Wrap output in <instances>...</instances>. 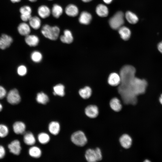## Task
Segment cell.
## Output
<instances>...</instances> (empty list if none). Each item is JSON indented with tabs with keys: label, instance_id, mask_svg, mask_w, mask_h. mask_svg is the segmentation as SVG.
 Returning <instances> with one entry per match:
<instances>
[{
	"label": "cell",
	"instance_id": "cell-20",
	"mask_svg": "<svg viewBox=\"0 0 162 162\" xmlns=\"http://www.w3.org/2000/svg\"><path fill=\"white\" fill-rule=\"evenodd\" d=\"M96 12L97 15L101 17L107 16L109 13L107 7L102 4H99L97 6Z\"/></svg>",
	"mask_w": 162,
	"mask_h": 162
},
{
	"label": "cell",
	"instance_id": "cell-1",
	"mask_svg": "<svg viewBox=\"0 0 162 162\" xmlns=\"http://www.w3.org/2000/svg\"><path fill=\"white\" fill-rule=\"evenodd\" d=\"M136 69L133 66L126 65L121 69V81L118 88L120 94L126 103L135 104L137 96L144 94L147 86V82L135 76Z\"/></svg>",
	"mask_w": 162,
	"mask_h": 162
},
{
	"label": "cell",
	"instance_id": "cell-28",
	"mask_svg": "<svg viewBox=\"0 0 162 162\" xmlns=\"http://www.w3.org/2000/svg\"><path fill=\"white\" fill-rule=\"evenodd\" d=\"M64 87L61 84L56 85L53 87V94L54 95H58L60 96H63L64 95Z\"/></svg>",
	"mask_w": 162,
	"mask_h": 162
},
{
	"label": "cell",
	"instance_id": "cell-35",
	"mask_svg": "<svg viewBox=\"0 0 162 162\" xmlns=\"http://www.w3.org/2000/svg\"><path fill=\"white\" fill-rule=\"evenodd\" d=\"M27 70L26 66L23 65L20 66L17 68L18 74L20 76H23L27 73Z\"/></svg>",
	"mask_w": 162,
	"mask_h": 162
},
{
	"label": "cell",
	"instance_id": "cell-17",
	"mask_svg": "<svg viewBox=\"0 0 162 162\" xmlns=\"http://www.w3.org/2000/svg\"><path fill=\"white\" fill-rule=\"evenodd\" d=\"M92 19L91 14L86 11L82 12L79 17L80 22L84 25H88L90 23Z\"/></svg>",
	"mask_w": 162,
	"mask_h": 162
},
{
	"label": "cell",
	"instance_id": "cell-39",
	"mask_svg": "<svg viewBox=\"0 0 162 162\" xmlns=\"http://www.w3.org/2000/svg\"><path fill=\"white\" fill-rule=\"evenodd\" d=\"M158 48L159 51L162 53V41L158 44Z\"/></svg>",
	"mask_w": 162,
	"mask_h": 162
},
{
	"label": "cell",
	"instance_id": "cell-18",
	"mask_svg": "<svg viewBox=\"0 0 162 162\" xmlns=\"http://www.w3.org/2000/svg\"><path fill=\"white\" fill-rule=\"evenodd\" d=\"M25 41L26 43L29 46H35L38 44L39 39L35 35L29 34L26 36Z\"/></svg>",
	"mask_w": 162,
	"mask_h": 162
},
{
	"label": "cell",
	"instance_id": "cell-34",
	"mask_svg": "<svg viewBox=\"0 0 162 162\" xmlns=\"http://www.w3.org/2000/svg\"><path fill=\"white\" fill-rule=\"evenodd\" d=\"M8 133V127L5 125L0 124V137L3 138L6 136Z\"/></svg>",
	"mask_w": 162,
	"mask_h": 162
},
{
	"label": "cell",
	"instance_id": "cell-21",
	"mask_svg": "<svg viewBox=\"0 0 162 162\" xmlns=\"http://www.w3.org/2000/svg\"><path fill=\"white\" fill-rule=\"evenodd\" d=\"M13 128L15 134H22L25 132L26 125L22 122H17L14 124Z\"/></svg>",
	"mask_w": 162,
	"mask_h": 162
},
{
	"label": "cell",
	"instance_id": "cell-2",
	"mask_svg": "<svg viewBox=\"0 0 162 162\" xmlns=\"http://www.w3.org/2000/svg\"><path fill=\"white\" fill-rule=\"evenodd\" d=\"M60 32V29L58 27L51 26L47 24L44 25L41 30L43 35L52 40H56L58 38Z\"/></svg>",
	"mask_w": 162,
	"mask_h": 162
},
{
	"label": "cell",
	"instance_id": "cell-12",
	"mask_svg": "<svg viewBox=\"0 0 162 162\" xmlns=\"http://www.w3.org/2000/svg\"><path fill=\"white\" fill-rule=\"evenodd\" d=\"M38 13L41 18L44 19L49 17L51 14L50 8L45 5H42L39 7L38 9Z\"/></svg>",
	"mask_w": 162,
	"mask_h": 162
},
{
	"label": "cell",
	"instance_id": "cell-29",
	"mask_svg": "<svg viewBox=\"0 0 162 162\" xmlns=\"http://www.w3.org/2000/svg\"><path fill=\"white\" fill-rule=\"evenodd\" d=\"M36 99L38 103L44 104L47 103L49 100L47 95L43 92L37 94Z\"/></svg>",
	"mask_w": 162,
	"mask_h": 162
},
{
	"label": "cell",
	"instance_id": "cell-15",
	"mask_svg": "<svg viewBox=\"0 0 162 162\" xmlns=\"http://www.w3.org/2000/svg\"><path fill=\"white\" fill-rule=\"evenodd\" d=\"M60 39L64 43L69 44L72 43L73 40V37L71 32L69 30H65L64 34L60 36Z\"/></svg>",
	"mask_w": 162,
	"mask_h": 162
},
{
	"label": "cell",
	"instance_id": "cell-26",
	"mask_svg": "<svg viewBox=\"0 0 162 162\" xmlns=\"http://www.w3.org/2000/svg\"><path fill=\"white\" fill-rule=\"evenodd\" d=\"M63 12L62 7L58 4H55L52 6L51 13L55 18H58L62 15Z\"/></svg>",
	"mask_w": 162,
	"mask_h": 162
},
{
	"label": "cell",
	"instance_id": "cell-46",
	"mask_svg": "<svg viewBox=\"0 0 162 162\" xmlns=\"http://www.w3.org/2000/svg\"></svg>",
	"mask_w": 162,
	"mask_h": 162
},
{
	"label": "cell",
	"instance_id": "cell-11",
	"mask_svg": "<svg viewBox=\"0 0 162 162\" xmlns=\"http://www.w3.org/2000/svg\"><path fill=\"white\" fill-rule=\"evenodd\" d=\"M121 81L120 74L116 73H112L109 75L108 82L109 85L112 86H116L119 85Z\"/></svg>",
	"mask_w": 162,
	"mask_h": 162
},
{
	"label": "cell",
	"instance_id": "cell-32",
	"mask_svg": "<svg viewBox=\"0 0 162 162\" xmlns=\"http://www.w3.org/2000/svg\"><path fill=\"white\" fill-rule=\"evenodd\" d=\"M42 56L41 54L38 51H35L31 54V58L34 62H38L42 60Z\"/></svg>",
	"mask_w": 162,
	"mask_h": 162
},
{
	"label": "cell",
	"instance_id": "cell-40",
	"mask_svg": "<svg viewBox=\"0 0 162 162\" xmlns=\"http://www.w3.org/2000/svg\"><path fill=\"white\" fill-rule=\"evenodd\" d=\"M104 2L107 4H110L112 2V0H103Z\"/></svg>",
	"mask_w": 162,
	"mask_h": 162
},
{
	"label": "cell",
	"instance_id": "cell-33",
	"mask_svg": "<svg viewBox=\"0 0 162 162\" xmlns=\"http://www.w3.org/2000/svg\"><path fill=\"white\" fill-rule=\"evenodd\" d=\"M21 15H31L32 9L30 7L25 5L21 7L20 9Z\"/></svg>",
	"mask_w": 162,
	"mask_h": 162
},
{
	"label": "cell",
	"instance_id": "cell-16",
	"mask_svg": "<svg viewBox=\"0 0 162 162\" xmlns=\"http://www.w3.org/2000/svg\"><path fill=\"white\" fill-rule=\"evenodd\" d=\"M110 106L111 109L116 112L120 111L122 108L120 100L117 98H114L110 100Z\"/></svg>",
	"mask_w": 162,
	"mask_h": 162
},
{
	"label": "cell",
	"instance_id": "cell-7",
	"mask_svg": "<svg viewBox=\"0 0 162 162\" xmlns=\"http://www.w3.org/2000/svg\"><path fill=\"white\" fill-rule=\"evenodd\" d=\"M85 112L86 115L88 117L94 118L97 117L99 114L98 108L95 105H89L85 108Z\"/></svg>",
	"mask_w": 162,
	"mask_h": 162
},
{
	"label": "cell",
	"instance_id": "cell-23",
	"mask_svg": "<svg viewBox=\"0 0 162 162\" xmlns=\"http://www.w3.org/2000/svg\"><path fill=\"white\" fill-rule=\"evenodd\" d=\"M125 16L127 21L130 24H135L139 20L137 16L130 11H128L126 12Z\"/></svg>",
	"mask_w": 162,
	"mask_h": 162
},
{
	"label": "cell",
	"instance_id": "cell-42",
	"mask_svg": "<svg viewBox=\"0 0 162 162\" xmlns=\"http://www.w3.org/2000/svg\"><path fill=\"white\" fill-rule=\"evenodd\" d=\"M159 101L160 104H162V94L161 95L159 98Z\"/></svg>",
	"mask_w": 162,
	"mask_h": 162
},
{
	"label": "cell",
	"instance_id": "cell-19",
	"mask_svg": "<svg viewBox=\"0 0 162 162\" xmlns=\"http://www.w3.org/2000/svg\"><path fill=\"white\" fill-rule=\"evenodd\" d=\"M118 30L121 37L123 40H127L129 39L131 33L130 29L128 28L122 26Z\"/></svg>",
	"mask_w": 162,
	"mask_h": 162
},
{
	"label": "cell",
	"instance_id": "cell-5",
	"mask_svg": "<svg viewBox=\"0 0 162 162\" xmlns=\"http://www.w3.org/2000/svg\"><path fill=\"white\" fill-rule=\"evenodd\" d=\"M72 142L76 145L83 146L87 142V138L84 133L82 131H77L71 135Z\"/></svg>",
	"mask_w": 162,
	"mask_h": 162
},
{
	"label": "cell",
	"instance_id": "cell-43",
	"mask_svg": "<svg viewBox=\"0 0 162 162\" xmlns=\"http://www.w3.org/2000/svg\"><path fill=\"white\" fill-rule=\"evenodd\" d=\"M83 2H90L92 0H82Z\"/></svg>",
	"mask_w": 162,
	"mask_h": 162
},
{
	"label": "cell",
	"instance_id": "cell-45",
	"mask_svg": "<svg viewBox=\"0 0 162 162\" xmlns=\"http://www.w3.org/2000/svg\"><path fill=\"white\" fill-rule=\"evenodd\" d=\"M28 0L31 2H36L37 0Z\"/></svg>",
	"mask_w": 162,
	"mask_h": 162
},
{
	"label": "cell",
	"instance_id": "cell-4",
	"mask_svg": "<svg viewBox=\"0 0 162 162\" xmlns=\"http://www.w3.org/2000/svg\"><path fill=\"white\" fill-rule=\"evenodd\" d=\"M124 14L121 11L117 12L109 20L111 27L114 30H118L124 23Z\"/></svg>",
	"mask_w": 162,
	"mask_h": 162
},
{
	"label": "cell",
	"instance_id": "cell-41",
	"mask_svg": "<svg viewBox=\"0 0 162 162\" xmlns=\"http://www.w3.org/2000/svg\"><path fill=\"white\" fill-rule=\"evenodd\" d=\"M13 3L18 2H20L21 0H10Z\"/></svg>",
	"mask_w": 162,
	"mask_h": 162
},
{
	"label": "cell",
	"instance_id": "cell-22",
	"mask_svg": "<svg viewBox=\"0 0 162 162\" xmlns=\"http://www.w3.org/2000/svg\"><path fill=\"white\" fill-rule=\"evenodd\" d=\"M30 26L34 29H38L40 27L41 21L40 18L37 16H35L31 17L29 20Z\"/></svg>",
	"mask_w": 162,
	"mask_h": 162
},
{
	"label": "cell",
	"instance_id": "cell-6",
	"mask_svg": "<svg viewBox=\"0 0 162 162\" xmlns=\"http://www.w3.org/2000/svg\"><path fill=\"white\" fill-rule=\"evenodd\" d=\"M8 102L13 105L18 104L20 101L21 97L18 90L14 89L9 91L7 95Z\"/></svg>",
	"mask_w": 162,
	"mask_h": 162
},
{
	"label": "cell",
	"instance_id": "cell-36",
	"mask_svg": "<svg viewBox=\"0 0 162 162\" xmlns=\"http://www.w3.org/2000/svg\"><path fill=\"white\" fill-rule=\"evenodd\" d=\"M6 95V91L5 88L0 86V99L3 98Z\"/></svg>",
	"mask_w": 162,
	"mask_h": 162
},
{
	"label": "cell",
	"instance_id": "cell-9",
	"mask_svg": "<svg viewBox=\"0 0 162 162\" xmlns=\"http://www.w3.org/2000/svg\"><path fill=\"white\" fill-rule=\"evenodd\" d=\"M119 142L122 146L127 149L130 147L132 143V139L128 134H124L120 137Z\"/></svg>",
	"mask_w": 162,
	"mask_h": 162
},
{
	"label": "cell",
	"instance_id": "cell-8",
	"mask_svg": "<svg viewBox=\"0 0 162 162\" xmlns=\"http://www.w3.org/2000/svg\"><path fill=\"white\" fill-rule=\"evenodd\" d=\"M10 152L16 155H18L20 153L21 147L20 142L18 140H15L12 141L8 145Z\"/></svg>",
	"mask_w": 162,
	"mask_h": 162
},
{
	"label": "cell",
	"instance_id": "cell-30",
	"mask_svg": "<svg viewBox=\"0 0 162 162\" xmlns=\"http://www.w3.org/2000/svg\"><path fill=\"white\" fill-rule=\"evenodd\" d=\"M29 154L31 157L37 158L41 156V152L39 148L36 146H33L29 149Z\"/></svg>",
	"mask_w": 162,
	"mask_h": 162
},
{
	"label": "cell",
	"instance_id": "cell-44",
	"mask_svg": "<svg viewBox=\"0 0 162 162\" xmlns=\"http://www.w3.org/2000/svg\"><path fill=\"white\" fill-rule=\"evenodd\" d=\"M3 108V106L2 104L0 103V112L1 111Z\"/></svg>",
	"mask_w": 162,
	"mask_h": 162
},
{
	"label": "cell",
	"instance_id": "cell-10",
	"mask_svg": "<svg viewBox=\"0 0 162 162\" xmlns=\"http://www.w3.org/2000/svg\"><path fill=\"white\" fill-rule=\"evenodd\" d=\"M13 42V39L10 36L3 34L0 37V48L4 50L9 47Z\"/></svg>",
	"mask_w": 162,
	"mask_h": 162
},
{
	"label": "cell",
	"instance_id": "cell-14",
	"mask_svg": "<svg viewBox=\"0 0 162 162\" xmlns=\"http://www.w3.org/2000/svg\"><path fill=\"white\" fill-rule=\"evenodd\" d=\"M65 11L68 16L75 17L77 16L79 13L77 7L73 4H69L66 7Z\"/></svg>",
	"mask_w": 162,
	"mask_h": 162
},
{
	"label": "cell",
	"instance_id": "cell-13",
	"mask_svg": "<svg viewBox=\"0 0 162 162\" xmlns=\"http://www.w3.org/2000/svg\"><path fill=\"white\" fill-rule=\"evenodd\" d=\"M17 28L19 33L23 36H26L29 34L31 32L29 25L24 22L20 23Z\"/></svg>",
	"mask_w": 162,
	"mask_h": 162
},
{
	"label": "cell",
	"instance_id": "cell-25",
	"mask_svg": "<svg viewBox=\"0 0 162 162\" xmlns=\"http://www.w3.org/2000/svg\"><path fill=\"white\" fill-rule=\"evenodd\" d=\"M23 140L25 143L28 145H32L35 142V139L33 135L30 132L25 134Z\"/></svg>",
	"mask_w": 162,
	"mask_h": 162
},
{
	"label": "cell",
	"instance_id": "cell-27",
	"mask_svg": "<svg viewBox=\"0 0 162 162\" xmlns=\"http://www.w3.org/2000/svg\"><path fill=\"white\" fill-rule=\"evenodd\" d=\"M60 129V125L57 122H52L49 124V130L53 135H57L59 132Z\"/></svg>",
	"mask_w": 162,
	"mask_h": 162
},
{
	"label": "cell",
	"instance_id": "cell-37",
	"mask_svg": "<svg viewBox=\"0 0 162 162\" xmlns=\"http://www.w3.org/2000/svg\"><path fill=\"white\" fill-rule=\"evenodd\" d=\"M21 20L24 22L29 21L32 17L31 15H22L20 16Z\"/></svg>",
	"mask_w": 162,
	"mask_h": 162
},
{
	"label": "cell",
	"instance_id": "cell-24",
	"mask_svg": "<svg viewBox=\"0 0 162 162\" xmlns=\"http://www.w3.org/2000/svg\"><path fill=\"white\" fill-rule=\"evenodd\" d=\"M80 96L84 99H87L89 98L92 94L91 88L88 86L85 87L80 90L79 92Z\"/></svg>",
	"mask_w": 162,
	"mask_h": 162
},
{
	"label": "cell",
	"instance_id": "cell-3",
	"mask_svg": "<svg viewBox=\"0 0 162 162\" xmlns=\"http://www.w3.org/2000/svg\"><path fill=\"white\" fill-rule=\"evenodd\" d=\"M85 156L86 159L88 162L99 161L102 159L101 151L98 148H96L94 149H88L86 151Z\"/></svg>",
	"mask_w": 162,
	"mask_h": 162
},
{
	"label": "cell",
	"instance_id": "cell-31",
	"mask_svg": "<svg viewBox=\"0 0 162 162\" xmlns=\"http://www.w3.org/2000/svg\"><path fill=\"white\" fill-rule=\"evenodd\" d=\"M39 142L41 144H45L48 143L50 140L49 135L45 133H41L38 136Z\"/></svg>",
	"mask_w": 162,
	"mask_h": 162
},
{
	"label": "cell",
	"instance_id": "cell-38",
	"mask_svg": "<svg viewBox=\"0 0 162 162\" xmlns=\"http://www.w3.org/2000/svg\"><path fill=\"white\" fill-rule=\"evenodd\" d=\"M5 154V151L4 148L0 145V159L3 158Z\"/></svg>",
	"mask_w": 162,
	"mask_h": 162
}]
</instances>
